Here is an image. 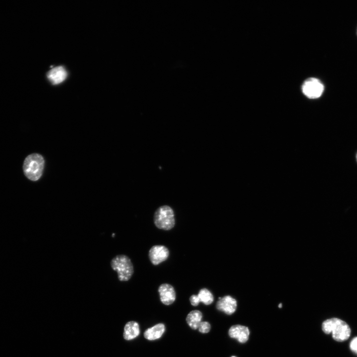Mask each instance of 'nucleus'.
<instances>
[{"label":"nucleus","instance_id":"6ab92c4d","mask_svg":"<svg viewBox=\"0 0 357 357\" xmlns=\"http://www.w3.org/2000/svg\"><path fill=\"white\" fill-rule=\"evenodd\" d=\"M235 357V356H233V357Z\"/></svg>","mask_w":357,"mask_h":357},{"label":"nucleus","instance_id":"2eb2a0df","mask_svg":"<svg viewBox=\"0 0 357 357\" xmlns=\"http://www.w3.org/2000/svg\"><path fill=\"white\" fill-rule=\"evenodd\" d=\"M198 328L201 333H207L210 331L211 326L208 322H201Z\"/></svg>","mask_w":357,"mask_h":357},{"label":"nucleus","instance_id":"dca6fc26","mask_svg":"<svg viewBox=\"0 0 357 357\" xmlns=\"http://www.w3.org/2000/svg\"><path fill=\"white\" fill-rule=\"evenodd\" d=\"M191 304L193 306H197L201 302L198 295H193L190 298Z\"/></svg>","mask_w":357,"mask_h":357},{"label":"nucleus","instance_id":"1a4fd4ad","mask_svg":"<svg viewBox=\"0 0 357 357\" xmlns=\"http://www.w3.org/2000/svg\"><path fill=\"white\" fill-rule=\"evenodd\" d=\"M230 337L236 339L241 343H246L249 339L250 331L245 326L236 325L232 326L229 330Z\"/></svg>","mask_w":357,"mask_h":357},{"label":"nucleus","instance_id":"aec40b11","mask_svg":"<svg viewBox=\"0 0 357 357\" xmlns=\"http://www.w3.org/2000/svg\"></svg>","mask_w":357,"mask_h":357},{"label":"nucleus","instance_id":"9d476101","mask_svg":"<svg viewBox=\"0 0 357 357\" xmlns=\"http://www.w3.org/2000/svg\"><path fill=\"white\" fill-rule=\"evenodd\" d=\"M67 76L66 69L62 66L54 68L47 74L48 80L54 85L63 83L67 79Z\"/></svg>","mask_w":357,"mask_h":357},{"label":"nucleus","instance_id":"20e7f679","mask_svg":"<svg viewBox=\"0 0 357 357\" xmlns=\"http://www.w3.org/2000/svg\"><path fill=\"white\" fill-rule=\"evenodd\" d=\"M154 223L158 229L166 231L171 230L175 225L173 209L168 206L159 207L154 213Z\"/></svg>","mask_w":357,"mask_h":357},{"label":"nucleus","instance_id":"9b49d317","mask_svg":"<svg viewBox=\"0 0 357 357\" xmlns=\"http://www.w3.org/2000/svg\"><path fill=\"white\" fill-rule=\"evenodd\" d=\"M165 331V327L164 325L159 324L147 329L145 332L144 336L149 340H155L160 338Z\"/></svg>","mask_w":357,"mask_h":357},{"label":"nucleus","instance_id":"6e6552de","mask_svg":"<svg viewBox=\"0 0 357 357\" xmlns=\"http://www.w3.org/2000/svg\"><path fill=\"white\" fill-rule=\"evenodd\" d=\"M237 307L236 300L230 296H226L223 298L219 297V301L216 304V308L218 310L229 315L235 312Z\"/></svg>","mask_w":357,"mask_h":357},{"label":"nucleus","instance_id":"39448f33","mask_svg":"<svg viewBox=\"0 0 357 357\" xmlns=\"http://www.w3.org/2000/svg\"><path fill=\"white\" fill-rule=\"evenodd\" d=\"M324 89V86L322 83L319 80L313 78L307 80L302 86L303 93L310 99L320 97Z\"/></svg>","mask_w":357,"mask_h":357},{"label":"nucleus","instance_id":"f257e3e1","mask_svg":"<svg viewBox=\"0 0 357 357\" xmlns=\"http://www.w3.org/2000/svg\"><path fill=\"white\" fill-rule=\"evenodd\" d=\"M323 331L327 334L332 333L333 338L336 341L347 340L351 335V329L345 322L337 318L325 321L322 325Z\"/></svg>","mask_w":357,"mask_h":357},{"label":"nucleus","instance_id":"f3484780","mask_svg":"<svg viewBox=\"0 0 357 357\" xmlns=\"http://www.w3.org/2000/svg\"><path fill=\"white\" fill-rule=\"evenodd\" d=\"M350 346L351 350L357 354V337L351 341Z\"/></svg>","mask_w":357,"mask_h":357},{"label":"nucleus","instance_id":"a211bd4d","mask_svg":"<svg viewBox=\"0 0 357 357\" xmlns=\"http://www.w3.org/2000/svg\"><path fill=\"white\" fill-rule=\"evenodd\" d=\"M278 307H279V308H281L282 307V304H280L279 305V306H278Z\"/></svg>","mask_w":357,"mask_h":357},{"label":"nucleus","instance_id":"f03ea898","mask_svg":"<svg viewBox=\"0 0 357 357\" xmlns=\"http://www.w3.org/2000/svg\"><path fill=\"white\" fill-rule=\"evenodd\" d=\"M111 267L117 272L119 281H128L134 273L133 264L130 258L125 255H119L111 261Z\"/></svg>","mask_w":357,"mask_h":357},{"label":"nucleus","instance_id":"7ed1b4c3","mask_svg":"<svg viewBox=\"0 0 357 357\" xmlns=\"http://www.w3.org/2000/svg\"><path fill=\"white\" fill-rule=\"evenodd\" d=\"M45 161L43 156L34 153L25 159L23 169L26 176L31 181H37L41 177L44 168Z\"/></svg>","mask_w":357,"mask_h":357},{"label":"nucleus","instance_id":"ddd939ff","mask_svg":"<svg viewBox=\"0 0 357 357\" xmlns=\"http://www.w3.org/2000/svg\"><path fill=\"white\" fill-rule=\"evenodd\" d=\"M203 318L202 313L198 310L191 312L188 315L186 321L188 325L193 329L199 328Z\"/></svg>","mask_w":357,"mask_h":357},{"label":"nucleus","instance_id":"0eeeda50","mask_svg":"<svg viewBox=\"0 0 357 357\" xmlns=\"http://www.w3.org/2000/svg\"><path fill=\"white\" fill-rule=\"evenodd\" d=\"M160 300L167 306L172 304L176 300V292L174 287L170 284H161L158 288Z\"/></svg>","mask_w":357,"mask_h":357},{"label":"nucleus","instance_id":"f8f14e48","mask_svg":"<svg viewBox=\"0 0 357 357\" xmlns=\"http://www.w3.org/2000/svg\"><path fill=\"white\" fill-rule=\"evenodd\" d=\"M140 327L136 322H130L125 326L124 337L127 340H131L138 337L140 334Z\"/></svg>","mask_w":357,"mask_h":357},{"label":"nucleus","instance_id":"423d86ee","mask_svg":"<svg viewBox=\"0 0 357 357\" xmlns=\"http://www.w3.org/2000/svg\"><path fill=\"white\" fill-rule=\"evenodd\" d=\"M169 251L164 246L155 245L149 252V259L154 266H157L166 261L169 256Z\"/></svg>","mask_w":357,"mask_h":357},{"label":"nucleus","instance_id":"4468645a","mask_svg":"<svg viewBox=\"0 0 357 357\" xmlns=\"http://www.w3.org/2000/svg\"><path fill=\"white\" fill-rule=\"evenodd\" d=\"M198 296L201 302L206 305H209L214 301V297L211 292L207 288L202 289Z\"/></svg>","mask_w":357,"mask_h":357}]
</instances>
